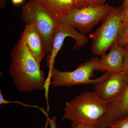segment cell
<instances>
[{"mask_svg":"<svg viewBox=\"0 0 128 128\" xmlns=\"http://www.w3.org/2000/svg\"><path fill=\"white\" fill-rule=\"evenodd\" d=\"M9 74L18 91L30 92L45 89L46 80L40 64L21 37L11 51Z\"/></svg>","mask_w":128,"mask_h":128,"instance_id":"6da1fadb","label":"cell"},{"mask_svg":"<svg viewBox=\"0 0 128 128\" xmlns=\"http://www.w3.org/2000/svg\"><path fill=\"white\" fill-rule=\"evenodd\" d=\"M108 102L94 91L84 92L66 102L62 120L96 126L107 110Z\"/></svg>","mask_w":128,"mask_h":128,"instance_id":"7a4b0ae2","label":"cell"},{"mask_svg":"<svg viewBox=\"0 0 128 128\" xmlns=\"http://www.w3.org/2000/svg\"><path fill=\"white\" fill-rule=\"evenodd\" d=\"M100 58L92 57L86 62L79 65L74 70L62 72L54 67L50 70L51 80L50 84L52 87H71L80 84L95 85L107 79L111 73L105 72L101 76L92 79L94 72L98 67Z\"/></svg>","mask_w":128,"mask_h":128,"instance_id":"3957f363","label":"cell"},{"mask_svg":"<svg viewBox=\"0 0 128 128\" xmlns=\"http://www.w3.org/2000/svg\"><path fill=\"white\" fill-rule=\"evenodd\" d=\"M21 18L26 24L34 26L43 38L48 54L52 49L53 38L60 22L50 16L36 0H28L22 8Z\"/></svg>","mask_w":128,"mask_h":128,"instance_id":"277c9868","label":"cell"},{"mask_svg":"<svg viewBox=\"0 0 128 128\" xmlns=\"http://www.w3.org/2000/svg\"><path fill=\"white\" fill-rule=\"evenodd\" d=\"M122 11L121 6L114 7L93 33L91 50L94 54L101 56L106 54L118 40L124 25L121 18Z\"/></svg>","mask_w":128,"mask_h":128,"instance_id":"5b68a950","label":"cell"},{"mask_svg":"<svg viewBox=\"0 0 128 128\" xmlns=\"http://www.w3.org/2000/svg\"><path fill=\"white\" fill-rule=\"evenodd\" d=\"M114 8L112 6L104 4L97 7L74 8L59 21L86 34L91 32L100 22H103Z\"/></svg>","mask_w":128,"mask_h":128,"instance_id":"8992f818","label":"cell"},{"mask_svg":"<svg viewBox=\"0 0 128 128\" xmlns=\"http://www.w3.org/2000/svg\"><path fill=\"white\" fill-rule=\"evenodd\" d=\"M68 37L72 38L75 41L73 47L74 50L84 47L88 41V38L85 34L78 32L70 25L60 22L54 34L52 52L48 54V63L50 70L53 67L55 57L62 48L65 39Z\"/></svg>","mask_w":128,"mask_h":128,"instance_id":"52a82bcc","label":"cell"},{"mask_svg":"<svg viewBox=\"0 0 128 128\" xmlns=\"http://www.w3.org/2000/svg\"><path fill=\"white\" fill-rule=\"evenodd\" d=\"M128 116V83L119 96L108 101L107 110L96 125L97 128H110Z\"/></svg>","mask_w":128,"mask_h":128,"instance_id":"ba28073f","label":"cell"},{"mask_svg":"<svg viewBox=\"0 0 128 128\" xmlns=\"http://www.w3.org/2000/svg\"><path fill=\"white\" fill-rule=\"evenodd\" d=\"M128 83V78L122 72L111 73L107 79L94 85V92L104 100H110L119 96Z\"/></svg>","mask_w":128,"mask_h":128,"instance_id":"9c48e42d","label":"cell"},{"mask_svg":"<svg viewBox=\"0 0 128 128\" xmlns=\"http://www.w3.org/2000/svg\"><path fill=\"white\" fill-rule=\"evenodd\" d=\"M28 48L40 63L47 54L46 45L41 34L34 25L26 24L21 37Z\"/></svg>","mask_w":128,"mask_h":128,"instance_id":"30bf717a","label":"cell"},{"mask_svg":"<svg viewBox=\"0 0 128 128\" xmlns=\"http://www.w3.org/2000/svg\"><path fill=\"white\" fill-rule=\"evenodd\" d=\"M108 54L101 56L96 70L110 73H120L122 71L124 52L123 47L115 41Z\"/></svg>","mask_w":128,"mask_h":128,"instance_id":"8fae6325","label":"cell"},{"mask_svg":"<svg viewBox=\"0 0 128 128\" xmlns=\"http://www.w3.org/2000/svg\"><path fill=\"white\" fill-rule=\"evenodd\" d=\"M47 12L56 20H58L77 8L79 0H36Z\"/></svg>","mask_w":128,"mask_h":128,"instance_id":"7c38bea8","label":"cell"},{"mask_svg":"<svg viewBox=\"0 0 128 128\" xmlns=\"http://www.w3.org/2000/svg\"><path fill=\"white\" fill-rule=\"evenodd\" d=\"M106 0H79V4L77 8L91 6L97 7L105 4Z\"/></svg>","mask_w":128,"mask_h":128,"instance_id":"4fadbf2b","label":"cell"},{"mask_svg":"<svg viewBox=\"0 0 128 128\" xmlns=\"http://www.w3.org/2000/svg\"><path fill=\"white\" fill-rule=\"evenodd\" d=\"M118 42L122 47L128 43V24H124L118 37Z\"/></svg>","mask_w":128,"mask_h":128,"instance_id":"5bb4252c","label":"cell"},{"mask_svg":"<svg viewBox=\"0 0 128 128\" xmlns=\"http://www.w3.org/2000/svg\"><path fill=\"white\" fill-rule=\"evenodd\" d=\"M124 58L121 72L128 79V43L123 46Z\"/></svg>","mask_w":128,"mask_h":128,"instance_id":"9a60e30c","label":"cell"},{"mask_svg":"<svg viewBox=\"0 0 128 128\" xmlns=\"http://www.w3.org/2000/svg\"><path fill=\"white\" fill-rule=\"evenodd\" d=\"M70 128H97L96 125L82 122H72Z\"/></svg>","mask_w":128,"mask_h":128,"instance_id":"2e32d148","label":"cell"},{"mask_svg":"<svg viewBox=\"0 0 128 128\" xmlns=\"http://www.w3.org/2000/svg\"><path fill=\"white\" fill-rule=\"evenodd\" d=\"M110 128H128V116L125 118L113 124Z\"/></svg>","mask_w":128,"mask_h":128,"instance_id":"e0dca14e","label":"cell"},{"mask_svg":"<svg viewBox=\"0 0 128 128\" xmlns=\"http://www.w3.org/2000/svg\"><path fill=\"white\" fill-rule=\"evenodd\" d=\"M121 18L124 24H128V6L126 9L122 10Z\"/></svg>","mask_w":128,"mask_h":128,"instance_id":"ac0fdd59","label":"cell"},{"mask_svg":"<svg viewBox=\"0 0 128 128\" xmlns=\"http://www.w3.org/2000/svg\"><path fill=\"white\" fill-rule=\"evenodd\" d=\"M6 0H0V9H2L4 8L6 6Z\"/></svg>","mask_w":128,"mask_h":128,"instance_id":"d6986e66","label":"cell"},{"mask_svg":"<svg viewBox=\"0 0 128 128\" xmlns=\"http://www.w3.org/2000/svg\"><path fill=\"white\" fill-rule=\"evenodd\" d=\"M128 6V0H124L123 3L122 4L121 7L122 10L126 9Z\"/></svg>","mask_w":128,"mask_h":128,"instance_id":"ffe728a7","label":"cell"},{"mask_svg":"<svg viewBox=\"0 0 128 128\" xmlns=\"http://www.w3.org/2000/svg\"><path fill=\"white\" fill-rule=\"evenodd\" d=\"M12 1L14 4L18 5L22 3L24 0H12Z\"/></svg>","mask_w":128,"mask_h":128,"instance_id":"44dd1931","label":"cell"}]
</instances>
